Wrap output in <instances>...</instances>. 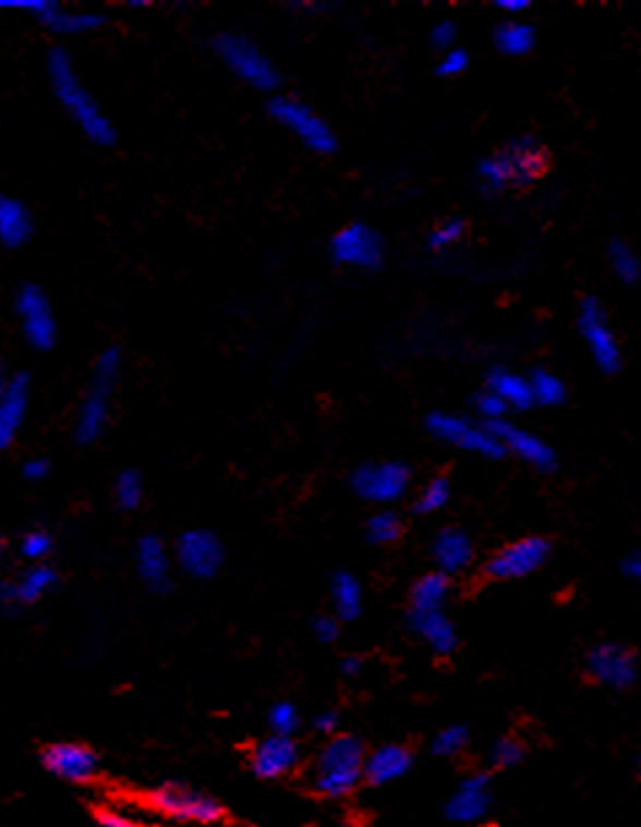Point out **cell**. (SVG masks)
<instances>
[{"instance_id":"cell-19","label":"cell","mask_w":641,"mask_h":827,"mask_svg":"<svg viewBox=\"0 0 641 827\" xmlns=\"http://www.w3.org/2000/svg\"><path fill=\"white\" fill-rule=\"evenodd\" d=\"M302 750L291 736H267L256 741L254 750L249 752V768L262 782H275L283 779L300 766Z\"/></svg>"},{"instance_id":"cell-10","label":"cell","mask_w":641,"mask_h":827,"mask_svg":"<svg viewBox=\"0 0 641 827\" xmlns=\"http://www.w3.org/2000/svg\"><path fill=\"white\" fill-rule=\"evenodd\" d=\"M410 467L402 462L362 464V467L351 475V488L364 502L394 504L410 491Z\"/></svg>"},{"instance_id":"cell-46","label":"cell","mask_w":641,"mask_h":827,"mask_svg":"<svg viewBox=\"0 0 641 827\" xmlns=\"http://www.w3.org/2000/svg\"><path fill=\"white\" fill-rule=\"evenodd\" d=\"M51 5H55L51 0H0V9L3 11H25V14H33L36 20H41Z\"/></svg>"},{"instance_id":"cell-54","label":"cell","mask_w":641,"mask_h":827,"mask_svg":"<svg viewBox=\"0 0 641 827\" xmlns=\"http://www.w3.org/2000/svg\"><path fill=\"white\" fill-rule=\"evenodd\" d=\"M128 5H130V9H146V0H128Z\"/></svg>"},{"instance_id":"cell-45","label":"cell","mask_w":641,"mask_h":827,"mask_svg":"<svg viewBox=\"0 0 641 827\" xmlns=\"http://www.w3.org/2000/svg\"><path fill=\"white\" fill-rule=\"evenodd\" d=\"M313 636L318 642H324V645H331V642L340 639V620L335 614H318L313 620Z\"/></svg>"},{"instance_id":"cell-20","label":"cell","mask_w":641,"mask_h":827,"mask_svg":"<svg viewBox=\"0 0 641 827\" xmlns=\"http://www.w3.org/2000/svg\"><path fill=\"white\" fill-rule=\"evenodd\" d=\"M485 429L499 440L504 453H515V456L523 458L525 464H531V467L540 469V472H553V469L558 467V456H555V451L542 436L512 427V423L507 421H488Z\"/></svg>"},{"instance_id":"cell-42","label":"cell","mask_w":641,"mask_h":827,"mask_svg":"<svg viewBox=\"0 0 641 827\" xmlns=\"http://www.w3.org/2000/svg\"><path fill=\"white\" fill-rule=\"evenodd\" d=\"M474 407H477L480 416L485 418V423L488 421H504V412H507V405L496 396L494 392H483L474 399Z\"/></svg>"},{"instance_id":"cell-3","label":"cell","mask_w":641,"mask_h":827,"mask_svg":"<svg viewBox=\"0 0 641 827\" xmlns=\"http://www.w3.org/2000/svg\"><path fill=\"white\" fill-rule=\"evenodd\" d=\"M545 170V148L536 137H515L501 152L480 163L477 178L485 194H501L507 189L525 187Z\"/></svg>"},{"instance_id":"cell-48","label":"cell","mask_w":641,"mask_h":827,"mask_svg":"<svg viewBox=\"0 0 641 827\" xmlns=\"http://www.w3.org/2000/svg\"><path fill=\"white\" fill-rule=\"evenodd\" d=\"M456 36H458V27L453 25V22H439V25H434L432 31V44L437 46V49H453L456 44Z\"/></svg>"},{"instance_id":"cell-31","label":"cell","mask_w":641,"mask_h":827,"mask_svg":"<svg viewBox=\"0 0 641 827\" xmlns=\"http://www.w3.org/2000/svg\"><path fill=\"white\" fill-rule=\"evenodd\" d=\"M494 44L496 49L509 57L529 55L536 46V31L525 22H501L494 31Z\"/></svg>"},{"instance_id":"cell-36","label":"cell","mask_w":641,"mask_h":827,"mask_svg":"<svg viewBox=\"0 0 641 827\" xmlns=\"http://www.w3.org/2000/svg\"><path fill=\"white\" fill-rule=\"evenodd\" d=\"M402 537V518L391 510H383V513H375L370 520H366V539L372 544H391Z\"/></svg>"},{"instance_id":"cell-38","label":"cell","mask_w":641,"mask_h":827,"mask_svg":"<svg viewBox=\"0 0 641 827\" xmlns=\"http://www.w3.org/2000/svg\"><path fill=\"white\" fill-rule=\"evenodd\" d=\"M450 496H453V491H450V482L445 478H434L432 482H426V486H423L421 493H418L415 513L418 515L439 513L443 507H448Z\"/></svg>"},{"instance_id":"cell-1","label":"cell","mask_w":641,"mask_h":827,"mask_svg":"<svg viewBox=\"0 0 641 827\" xmlns=\"http://www.w3.org/2000/svg\"><path fill=\"white\" fill-rule=\"evenodd\" d=\"M46 71H49L51 89L55 97L60 100V106L71 113V119L76 122V128L89 137L95 146H111L117 130H113L111 119L102 113V108L97 106L95 97L89 95L87 87L78 79L76 68H73L71 55L65 49H55L46 60Z\"/></svg>"},{"instance_id":"cell-4","label":"cell","mask_w":641,"mask_h":827,"mask_svg":"<svg viewBox=\"0 0 641 827\" xmlns=\"http://www.w3.org/2000/svg\"><path fill=\"white\" fill-rule=\"evenodd\" d=\"M119 375H122V353H119V348L102 350L95 359V364H92L89 388L84 394L82 405H78L76 427H73L78 445H92L106 432L108 416H111V396L119 383Z\"/></svg>"},{"instance_id":"cell-13","label":"cell","mask_w":641,"mask_h":827,"mask_svg":"<svg viewBox=\"0 0 641 827\" xmlns=\"http://www.w3.org/2000/svg\"><path fill=\"white\" fill-rule=\"evenodd\" d=\"M176 561L194 579H210L225 564V544L208 528H189L176 539Z\"/></svg>"},{"instance_id":"cell-8","label":"cell","mask_w":641,"mask_h":827,"mask_svg":"<svg viewBox=\"0 0 641 827\" xmlns=\"http://www.w3.org/2000/svg\"><path fill=\"white\" fill-rule=\"evenodd\" d=\"M14 313L22 337L36 350H49L57 343V319L41 286L22 284L14 295Z\"/></svg>"},{"instance_id":"cell-22","label":"cell","mask_w":641,"mask_h":827,"mask_svg":"<svg viewBox=\"0 0 641 827\" xmlns=\"http://www.w3.org/2000/svg\"><path fill=\"white\" fill-rule=\"evenodd\" d=\"M415 755L404 744H383L377 750L366 752L364 760V782L372 787H386L399 782L410 774Z\"/></svg>"},{"instance_id":"cell-23","label":"cell","mask_w":641,"mask_h":827,"mask_svg":"<svg viewBox=\"0 0 641 827\" xmlns=\"http://www.w3.org/2000/svg\"><path fill=\"white\" fill-rule=\"evenodd\" d=\"M432 559L437 564V572L445 577L461 574L463 568L472 566L474 561V542L467 531L448 526L434 537L432 542Z\"/></svg>"},{"instance_id":"cell-16","label":"cell","mask_w":641,"mask_h":827,"mask_svg":"<svg viewBox=\"0 0 641 827\" xmlns=\"http://www.w3.org/2000/svg\"><path fill=\"white\" fill-rule=\"evenodd\" d=\"M580 332L585 337L591 356L601 372L615 375L622 367V353L617 346L615 335H612L609 324H606V310L595 297H588L580 305Z\"/></svg>"},{"instance_id":"cell-12","label":"cell","mask_w":641,"mask_h":827,"mask_svg":"<svg viewBox=\"0 0 641 827\" xmlns=\"http://www.w3.org/2000/svg\"><path fill=\"white\" fill-rule=\"evenodd\" d=\"M549 553H553V548H549L547 539L523 537L518 542L501 548L496 555H491V561L485 564V574L491 579H499V583L531 577V574L540 572L547 564Z\"/></svg>"},{"instance_id":"cell-2","label":"cell","mask_w":641,"mask_h":827,"mask_svg":"<svg viewBox=\"0 0 641 827\" xmlns=\"http://www.w3.org/2000/svg\"><path fill=\"white\" fill-rule=\"evenodd\" d=\"M366 744L356 733H337L326 741L313 763L311 784L318 798L326 801H342L353 795L364 782Z\"/></svg>"},{"instance_id":"cell-39","label":"cell","mask_w":641,"mask_h":827,"mask_svg":"<svg viewBox=\"0 0 641 827\" xmlns=\"http://www.w3.org/2000/svg\"><path fill=\"white\" fill-rule=\"evenodd\" d=\"M55 550V537H51L46 528H31V531L22 534L20 539V555L25 561H33V564H44L46 559Z\"/></svg>"},{"instance_id":"cell-56","label":"cell","mask_w":641,"mask_h":827,"mask_svg":"<svg viewBox=\"0 0 641 827\" xmlns=\"http://www.w3.org/2000/svg\"><path fill=\"white\" fill-rule=\"evenodd\" d=\"M3 548H5V542H3V537H0V553H3Z\"/></svg>"},{"instance_id":"cell-41","label":"cell","mask_w":641,"mask_h":827,"mask_svg":"<svg viewBox=\"0 0 641 827\" xmlns=\"http://www.w3.org/2000/svg\"><path fill=\"white\" fill-rule=\"evenodd\" d=\"M463 238V221L461 218H450V221L434 227V232L428 235L426 245L432 251H448L450 245H456Z\"/></svg>"},{"instance_id":"cell-51","label":"cell","mask_w":641,"mask_h":827,"mask_svg":"<svg viewBox=\"0 0 641 827\" xmlns=\"http://www.w3.org/2000/svg\"><path fill=\"white\" fill-rule=\"evenodd\" d=\"M364 669V655H348V658L340 660V671L346 676H359Z\"/></svg>"},{"instance_id":"cell-15","label":"cell","mask_w":641,"mask_h":827,"mask_svg":"<svg viewBox=\"0 0 641 827\" xmlns=\"http://www.w3.org/2000/svg\"><path fill=\"white\" fill-rule=\"evenodd\" d=\"M331 260L346 267L377 269L386 260V243L370 224H348L331 238Z\"/></svg>"},{"instance_id":"cell-35","label":"cell","mask_w":641,"mask_h":827,"mask_svg":"<svg viewBox=\"0 0 641 827\" xmlns=\"http://www.w3.org/2000/svg\"><path fill=\"white\" fill-rule=\"evenodd\" d=\"M525 757V744L515 736H501L488 746V763L496 771H507V768L520 766Z\"/></svg>"},{"instance_id":"cell-5","label":"cell","mask_w":641,"mask_h":827,"mask_svg":"<svg viewBox=\"0 0 641 827\" xmlns=\"http://www.w3.org/2000/svg\"><path fill=\"white\" fill-rule=\"evenodd\" d=\"M148 808L183 825H219L225 806L208 792L183 782H162L146 792Z\"/></svg>"},{"instance_id":"cell-50","label":"cell","mask_w":641,"mask_h":827,"mask_svg":"<svg viewBox=\"0 0 641 827\" xmlns=\"http://www.w3.org/2000/svg\"><path fill=\"white\" fill-rule=\"evenodd\" d=\"M620 572L631 579L641 577V553L639 550H631V553H628L626 559L620 561Z\"/></svg>"},{"instance_id":"cell-14","label":"cell","mask_w":641,"mask_h":827,"mask_svg":"<svg viewBox=\"0 0 641 827\" xmlns=\"http://www.w3.org/2000/svg\"><path fill=\"white\" fill-rule=\"evenodd\" d=\"M426 429L437 436V440L461 447V451L467 453H477V456L483 458L504 456V447L488 429L474 427L467 418L453 416V412H432V416L426 418Z\"/></svg>"},{"instance_id":"cell-52","label":"cell","mask_w":641,"mask_h":827,"mask_svg":"<svg viewBox=\"0 0 641 827\" xmlns=\"http://www.w3.org/2000/svg\"><path fill=\"white\" fill-rule=\"evenodd\" d=\"M499 11H509V14H520V11H529V0H496Z\"/></svg>"},{"instance_id":"cell-21","label":"cell","mask_w":641,"mask_h":827,"mask_svg":"<svg viewBox=\"0 0 641 827\" xmlns=\"http://www.w3.org/2000/svg\"><path fill=\"white\" fill-rule=\"evenodd\" d=\"M135 572L152 594H168L173 588V561H170V553L162 539L154 537V534L137 539Z\"/></svg>"},{"instance_id":"cell-33","label":"cell","mask_w":641,"mask_h":827,"mask_svg":"<svg viewBox=\"0 0 641 827\" xmlns=\"http://www.w3.org/2000/svg\"><path fill=\"white\" fill-rule=\"evenodd\" d=\"M609 262H612V269H615V275L622 280V284L637 286L641 280V262H639L637 251H633L628 243H622V240H612L609 243Z\"/></svg>"},{"instance_id":"cell-37","label":"cell","mask_w":641,"mask_h":827,"mask_svg":"<svg viewBox=\"0 0 641 827\" xmlns=\"http://www.w3.org/2000/svg\"><path fill=\"white\" fill-rule=\"evenodd\" d=\"M267 726H270L273 736L294 739V733L300 731L302 726V715L300 709H297V704H291V700H278V704H273L270 711H267Z\"/></svg>"},{"instance_id":"cell-28","label":"cell","mask_w":641,"mask_h":827,"mask_svg":"<svg viewBox=\"0 0 641 827\" xmlns=\"http://www.w3.org/2000/svg\"><path fill=\"white\" fill-rule=\"evenodd\" d=\"M41 22L57 36H84V33L100 31L106 25V16L95 14V11H65L55 3L41 16Z\"/></svg>"},{"instance_id":"cell-49","label":"cell","mask_w":641,"mask_h":827,"mask_svg":"<svg viewBox=\"0 0 641 827\" xmlns=\"http://www.w3.org/2000/svg\"><path fill=\"white\" fill-rule=\"evenodd\" d=\"M51 472V464L46 462V458H27L25 464H22V478H25L27 482H41L49 478Z\"/></svg>"},{"instance_id":"cell-25","label":"cell","mask_w":641,"mask_h":827,"mask_svg":"<svg viewBox=\"0 0 641 827\" xmlns=\"http://www.w3.org/2000/svg\"><path fill=\"white\" fill-rule=\"evenodd\" d=\"M410 631L415 636H421L428 647L437 655H453L458 650V631L453 620L439 612H410L408 614Z\"/></svg>"},{"instance_id":"cell-26","label":"cell","mask_w":641,"mask_h":827,"mask_svg":"<svg viewBox=\"0 0 641 827\" xmlns=\"http://www.w3.org/2000/svg\"><path fill=\"white\" fill-rule=\"evenodd\" d=\"M33 238V216L22 200L0 192V245L22 249Z\"/></svg>"},{"instance_id":"cell-6","label":"cell","mask_w":641,"mask_h":827,"mask_svg":"<svg viewBox=\"0 0 641 827\" xmlns=\"http://www.w3.org/2000/svg\"><path fill=\"white\" fill-rule=\"evenodd\" d=\"M214 51L234 76L243 79L254 89L273 92L280 84V73L270 57L240 33H221L219 38H214Z\"/></svg>"},{"instance_id":"cell-17","label":"cell","mask_w":641,"mask_h":827,"mask_svg":"<svg viewBox=\"0 0 641 827\" xmlns=\"http://www.w3.org/2000/svg\"><path fill=\"white\" fill-rule=\"evenodd\" d=\"M60 583V574L49 564H33L16 579H0V610L14 614L22 607H33L49 596Z\"/></svg>"},{"instance_id":"cell-7","label":"cell","mask_w":641,"mask_h":827,"mask_svg":"<svg viewBox=\"0 0 641 827\" xmlns=\"http://www.w3.org/2000/svg\"><path fill=\"white\" fill-rule=\"evenodd\" d=\"M267 108H270V117L275 122L283 124L289 132H294L311 152L331 154L337 148L335 132L305 103L294 100V97H273Z\"/></svg>"},{"instance_id":"cell-47","label":"cell","mask_w":641,"mask_h":827,"mask_svg":"<svg viewBox=\"0 0 641 827\" xmlns=\"http://www.w3.org/2000/svg\"><path fill=\"white\" fill-rule=\"evenodd\" d=\"M313 731L320 733V736H337L340 733V711L335 709H326V711H318L316 717H313Z\"/></svg>"},{"instance_id":"cell-30","label":"cell","mask_w":641,"mask_h":827,"mask_svg":"<svg viewBox=\"0 0 641 827\" xmlns=\"http://www.w3.org/2000/svg\"><path fill=\"white\" fill-rule=\"evenodd\" d=\"M450 599V577L432 572L423 574L410 590V612H439Z\"/></svg>"},{"instance_id":"cell-43","label":"cell","mask_w":641,"mask_h":827,"mask_svg":"<svg viewBox=\"0 0 641 827\" xmlns=\"http://www.w3.org/2000/svg\"><path fill=\"white\" fill-rule=\"evenodd\" d=\"M95 823L100 825V827H146V825L141 823V819L130 817V814L119 812V808H111V806L97 808V812H95Z\"/></svg>"},{"instance_id":"cell-29","label":"cell","mask_w":641,"mask_h":827,"mask_svg":"<svg viewBox=\"0 0 641 827\" xmlns=\"http://www.w3.org/2000/svg\"><path fill=\"white\" fill-rule=\"evenodd\" d=\"M488 392L499 396L504 405H507V410L509 407H515V410H531L534 407L529 377L504 370V367H496V370L488 372Z\"/></svg>"},{"instance_id":"cell-32","label":"cell","mask_w":641,"mask_h":827,"mask_svg":"<svg viewBox=\"0 0 641 827\" xmlns=\"http://www.w3.org/2000/svg\"><path fill=\"white\" fill-rule=\"evenodd\" d=\"M529 386H531V396H534V405H542V407L564 405L566 386L560 377L553 375V372L534 370L529 375Z\"/></svg>"},{"instance_id":"cell-44","label":"cell","mask_w":641,"mask_h":827,"mask_svg":"<svg viewBox=\"0 0 641 827\" xmlns=\"http://www.w3.org/2000/svg\"><path fill=\"white\" fill-rule=\"evenodd\" d=\"M469 68V55L463 49H448V55H443L439 60L437 73L439 76H461Z\"/></svg>"},{"instance_id":"cell-18","label":"cell","mask_w":641,"mask_h":827,"mask_svg":"<svg viewBox=\"0 0 641 827\" xmlns=\"http://www.w3.org/2000/svg\"><path fill=\"white\" fill-rule=\"evenodd\" d=\"M494 808V784L491 774H472L456 787L453 795L445 801V819L458 825H477Z\"/></svg>"},{"instance_id":"cell-53","label":"cell","mask_w":641,"mask_h":827,"mask_svg":"<svg viewBox=\"0 0 641 827\" xmlns=\"http://www.w3.org/2000/svg\"><path fill=\"white\" fill-rule=\"evenodd\" d=\"M9 383H11V372H9V367L0 361V399H3V394L9 392Z\"/></svg>"},{"instance_id":"cell-11","label":"cell","mask_w":641,"mask_h":827,"mask_svg":"<svg viewBox=\"0 0 641 827\" xmlns=\"http://www.w3.org/2000/svg\"><path fill=\"white\" fill-rule=\"evenodd\" d=\"M588 676L609 691H631L639 680V658L617 642H601L588 652Z\"/></svg>"},{"instance_id":"cell-40","label":"cell","mask_w":641,"mask_h":827,"mask_svg":"<svg viewBox=\"0 0 641 827\" xmlns=\"http://www.w3.org/2000/svg\"><path fill=\"white\" fill-rule=\"evenodd\" d=\"M469 744V728L467 726H448L437 733L432 741V755L434 757H456L467 750Z\"/></svg>"},{"instance_id":"cell-24","label":"cell","mask_w":641,"mask_h":827,"mask_svg":"<svg viewBox=\"0 0 641 827\" xmlns=\"http://www.w3.org/2000/svg\"><path fill=\"white\" fill-rule=\"evenodd\" d=\"M27 410H31V377L25 372H16L11 375L9 392L0 399V451H5L16 440Z\"/></svg>"},{"instance_id":"cell-34","label":"cell","mask_w":641,"mask_h":827,"mask_svg":"<svg viewBox=\"0 0 641 827\" xmlns=\"http://www.w3.org/2000/svg\"><path fill=\"white\" fill-rule=\"evenodd\" d=\"M113 502H117V507L124 510V513H133V510L141 507V502H143L141 472H135V469H124V472L119 475L117 482H113Z\"/></svg>"},{"instance_id":"cell-55","label":"cell","mask_w":641,"mask_h":827,"mask_svg":"<svg viewBox=\"0 0 641 827\" xmlns=\"http://www.w3.org/2000/svg\"><path fill=\"white\" fill-rule=\"evenodd\" d=\"M335 827H364V825L356 823V819H346V823H340V825H335Z\"/></svg>"},{"instance_id":"cell-9","label":"cell","mask_w":641,"mask_h":827,"mask_svg":"<svg viewBox=\"0 0 641 827\" xmlns=\"http://www.w3.org/2000/svg\"><path fill=\"white\" fill-rule=\"evenodd\" d=\"M41 766L68 784H89L100 774V755L82 741H55L41 750Z\"/></svg>"},{"instance_id":"cell-27","label":"cell","mask_w":641,"mask_h":827,"mask_svg":"<svg viewBox=\"0 0 641 827\" xmlns=\"http://www.w3.org/2000/svg\"><path fill=\"white\" fill-rule=\"evenodd\" d=\"M329 590H331V604H335V618L340 620V623H353V620L362 618L364 590H362V583H359L351 572L340 568V572L331 574Z\"/></svg>"}]
</instances>
